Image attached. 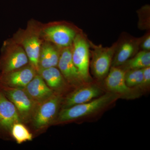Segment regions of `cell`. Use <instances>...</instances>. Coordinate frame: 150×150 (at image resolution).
Segmentation results:
<instances>
[{
	"label": "cell",
	"mask_w": 150,
	"mask_h": 150,
	"mask_svg": "<svg viewBox=\"0 0 150 150\" xmlns=\"http://www.w3.org/2000/svg\"><path fill=\"white\" fill-rule=\"evenodd\" d=\"M143 78L140 88H146L149 87L150 84V67L143 69Z\"/></svg>",
	"instance_id": "7402d4cb"
},
{
	"label": "cell",
	"mask_w": 150,
	"mask_h": 150,
	"mask_svg": "<svg viewBox=\"0 0 150 150\" xmlns=\"http://www.w3.org/2000/svg\"><path fill=\"white\" fill-rule=\"evenodd\" d=\"M139 26L142 29H150V6L146 5L138 11Z\"/></svg>",
	"instance_id": "ffe728a7"
},
{
	"label": "cell",
	"mask_w": 150,
	"mask_h": 150,
	"mask_svg": "<svg viewBox=\"0 0 150 150\" xmlns=\"http://www.w3.org/2000/svg\"><path fill=\"white\" fill-rule=\"evenodd\" d=\"M73 62L84 83L91 81L89 73L90 40L82 31L75 37L71 46Z\"/></svg>",
	"instance_id": "3957f363"
},
{
	"label": "cell",
	"mask_w": 150,
	"mask_h": 150,
	"mask_svg": "<svg viewBox=\"0 0 150 150\" xmlns=\"http://www.w3.org/2000/svg\"><path fill=\"white\" fill-rule=\"evenodd\" d=\"M119 98L117 95L110 92L85 103L62 108L55 122L64 123L85 117L101 110Z\"/></svg>",
	"instance_id": "6da1fadb"
},
{
	"label": "cell",
	"mask_w": 150,
	"mask_h": 150,
	"mask_svg": "<svg viewBox=\"0 0 150 150\" xmlns=\"http://www.w3.org/2000/svg\"><path fill=\"white\" fill-rule=\"evenodd\" d=\"M57 67L64 78L71 84L78 86L85 84L73 62L71 46L62 48Z\"/></svg>",
	"instance_id": "30bf717a"
},
{
	"label": "cell",
	"mask_w": 150,
	"mask_h": 150,
	"mask_svg": "<svg viewBox=\"0 0 150 150\" xmlns=\"http://www.w3.org/2000/svg\"><path fill=\"white\" fill-rule=\"evenodd\" d=\"M82 30L64 24H59L47 28L43 31L47 40L62 48L71 47L78 33Z\"/></svg>",
	"instance_id": "ba28073f"
},
{
	"label": "cell",
	"mask_w": 150,
	"mask_h": 150,
	"mask_svg": "<svg viewBox=\"0 0 150 150\" xmlns=\"http://www.w3.org/2000/svg\"><path fill=\"white\" fill-rule=\"evenodd\" d=\"M10 133L17 143L19 144L24 142L32 141V134L21 122L14 124Z\"/></svg>",
	"instance_id": "ac0fdd59"
},
{
	"label": "cell",
	"mask_w": 150,
	"mask_h": 150,
	"mask_svg": "<svg viewBox=\"0 0 150 150\" xmlns=\"http://www.w3.org/2000/svg\"><path fill=\"white\" fill-rule=\"evenodd\" d=\"M143 69L128 70L125 71V79L130 88L140 87L143 81Z\"/></svg>",
	"instance_id": "d6986e66"
},
{
	"label": "cell",
	"mask_w": 150,
	"mask_h": 150,
	"mask_svg": "<svg viewBox=\"0 0 150 150\" xmlns=\"http://www.w3.org/2000/svg\"><path fill=\"white\" fill-rule=\"evenodd\" d=\"M22 44L30 65L36 71H38L39 57L41 50L40 40L37 36H30L25 38Z\"/></svg>",
	"instance_id": "9a60e30c"
},
{
	"label": "cell",
	"mask_w": 150,
	"mask_h": 150,
	"mask_svg": "<svg viewBox=\"0 0 150 150\" xmlns=\"http://www.w3.org/2000/svg\"><path fill=\"white\" fill-rule=\"evenodd\" d=\"M31 99L39 104L52 96L55 92L40 75H36L24 88Z\"/></svg>",
	"instance_id": "5bb4252c"
},
{
	"label": "cell",
	"mask_w": 150,
	"mask_h": 150,
	"mask_svg": "<svg viewBox=\"0 0 150 150\" xmlns=\"http://www.w3.org/2000/svg\"><path fill=\"white\" fill-rule=\"evenodd\" d=\"M140 37L128 33L121 35L116 41V46L111 67H120L140 51Z\"/></svg>",
	"instance_id": "52a82bcc"
},
{
	"label": "cell",
	"mask_w": 150,
	"mask_h": 150,
	"mask_svg": "<svg viewBox=\"0 0 150 150\" xmlns=\"http://www.w3.org/2000/svg\"><path fill=\"white\" fill-rule=\"evenodd\" d=\"M116 46V42L109 47H104L90 40V66L93 74L98 79H103L109 72Z\"/></svg>",
	"instance_id": "7a4b0ae2"
},
{
	"label": "cell",
	"mask_w": 150,
	"mask_h": 150,
	"mask_svg": "<svg viewBox=\"0 0 150 150\" xmlns=\"http://www.w3.org/2000/svg\"><path fill=\"white\" fill-rule=\"evenodd\" d=\"M62 101L58 93L38 105L31 121L35 129H41L55 122Z\"/></svg>",
	"instance_id": "5b68a950"
},
{
	"label": "cell",
	"mask_w": 150,
	"mask_h": 150,
	"mask_svg": "<svg viewBox=\"0 0 150 150\" xmlns=\"http://www.w3.org/2000/svg\"><path fill=\"white\" fill-rule=\"evenodd\" d=\"M150 67V51L140 50L120 68L124 71L143 69Z\"/></svg>",
	"instance_id": "e0dca14e"
},
{
	"label": "cell",
	"mask_w": 150,
	"mask_h": 150,
	"mask_svg": "<svg viewBox=\"0 0 150 150\" xmlns=\"http://www.w3.org/2000/svg\"><path fill=\"white\" fill-rule=\"evenodd\" d=\"M28 62L24 49L18 46L8 50L3 56L0 61V69L2 73L8 72L26 66Z\"/></svg>",
	"instance_id": "4fadbf2b"
},
{
	"label": "cell",
	"mask_w": 150,
	"mask_h": 150,
	"mask_svg": "<svg viewBox=\"0 0 150 150\" xmlns=\"http://www.w3.org/2000/svg\"><path fill=\"white\" fill-rule=\"evenodd\" d=\"M0 91L13 103L21 122L31 121L38 105L31 99L24 89L13 88L0 85Z\"/></svg>",
	"instance_id": "277c9868"
},
{
	"label": "cell",
	"mask_w": 150,
	"mask_h": 150,
	"mask_svg": "<svg viewBox=\"0 0 150 150\" xmlns=\"http://www.w3.org/2000/svg\"><path fill=\"white\" fill-rule=\"evenodd\" d=\"M102 91L97 86H83L70 94L63 102L62 108L88 102L99 97Z\"/></svg>",
	"instance_id": "7c38bea8"
},
{
	"label": "cell",
	"mask_w": 150,
	"mask_h": 150,
	"mask_svg": "<svg viewBox=\"0 0 150 150\" xmlns=\"http://www.w3.org/2000/svg\"><path fill=\"white\" fill-rule=\"evenodd\" d=\"M125 71L119 67H111L105 79V85L110 93L122 98L134 99L141 95L135 88L129 87L125 79Z\"/></svg>",
	"instance_id": "8992f818"
},
{
	"label": "cell",
	"mask_w": 150,
	"mask_h": 150,
	"mask_svg": "<svg viewBox=\"0 0 150 150\" xmlns=\"http://www.w3.org/2000/svg\"><path fill=\"white\" fill-rule=\"evenodd\" d=\"M139 48L140 50L150 51V30L142 37H140Z\"/></svg>",
	"instance_id": "44dd1931"
},
{
	"label": "cell",
	"mask_w": 150,
	"mask_h": 150,
	"mask_svg": "<svg viewBox=\"0 0 150 150\" xmlns=\"http://www.w3.org/2000/svg\"><path fill=\"white\" fill-rule=\"evenodd\" d=\"M21 122L16 108L0 91V131L10 133L15 123Z\"/></svg>",
	"instance_id": "8fae6325"
},
{
	"label": "cell",
	"mask_w": 150,
	"mask_h": 150,
	"mask_svg": "<svg viewBox=\"0 0 150 150\" xmlns=\"http://www.w3.org/2000/svg\"><path fill=\"white\" fill-rule=\"evenodd\" d=\"M36 72L30 65L8 72L2 73L0 76V85L10 88L24 89L36 75Z\"/></svg>",
	"instance_id": "9c48e42d"
},
{
	"label": "cell",
	"mask_w": 150,
	"mask_h": 150,
	"mask_svg": "<svg viewBox=\"0 0 150 150\" xmlns=\"http://www.w3.org/2000/svg\"><path fill=\"white\" fill-rule=\"evenodd\" d=\"M61 51L49 44L43 46L40 50L39 69L57 67Z\"/></svg>",
	"instance_id": "2e32d148"
}]
</instances>
